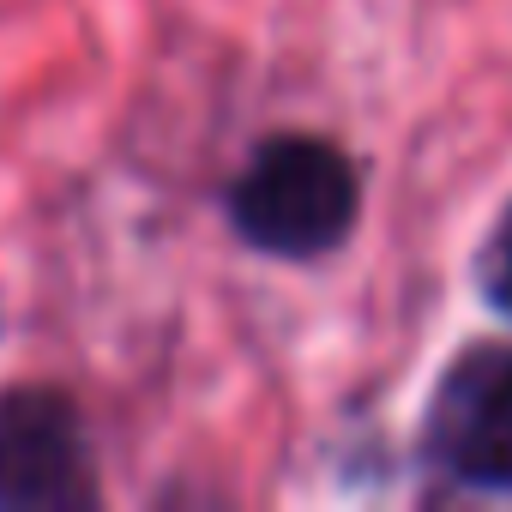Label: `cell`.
<instances>
[{
	"label": "cell",
	"mask_w": 512,
	"mask_h": 512,
	"mask_svg": "<svg viewBox=\"0 0 512 512\" xmlns=\"http://www.w3.org/2000/svg\"><path fill=\"white\" fill-rule=\"evenodd\" d=\"M362 211L356 163L314 133H278L241 163L229 181V223L247 247L278 260H320L332 253Z\"/></svg>",
	"instance_id": "obj_1"
},
{
	"label": "cell",
	"mask_w": 512,
	"mask_h": 512,
	"mask_svg": "<svg viewBox=\"0 0 512 512\" xmlns=\"http://www.w3.org/2000/svg\"><path fill=\"white\" fill-rule=\"evenodd\" d=\"M422 452L440 476L488 494H512V344H476L446 362Z\"/></svg>",
	"instance_id": "obj_2"
},
{
	"label": "cell",
	"mask_w": 512,
	"mask_h": 512,
	"mask_svg": "<svg viewBox=\"0 0 512 512\" xmlns=\"http://www.w3.org/2000/svg\"><path fill=\"white\" fill-rule=\"evenodd\" d=\"M0 506L7 512H73L97 506V464L85 416L55 386L0 392Z\"/></svg>",
	"instance_id": "obj_3"
},
{
	"label": "cell",
	"mask_w": 512,
	"mask_h": 512,
	"mask_svg": "<svg viewBox=\"0 0 512 512\" xmlns=\"http://www.w3.org/2000/svg\"><path fill=\"white\" fill-rule=\"evenodd\" d=\"M476 278H482V296H488L500 314H512V205L500 211V223H494L488 241H482Z\"/></svg>",
	"instance_id": "obj_4"
}]
</instances>
